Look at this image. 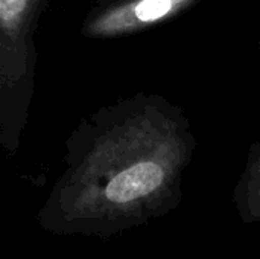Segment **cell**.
<instances>
[{
  "label": "cell",
  "mask_w": 260,
  "mask_h": 259,
  "mask_svg": "<svg viewBox=\"0 0 260 259\" xmlns=\"http://www.w3.org/2000/svg\"><path fill=\"white\" fill-rule=\"evenodd\" d=\"M232 200L242 223L260 224V140L250 145Z\"/></svg>",
  "instance_id": "277c9868"
},
{
  "label": "cell",
  "mask_w": 260,
  "mask_h": 259,
  "mask_svg": "<svg viewBox=\"0 0 260 259\" xmlns=\"http://www.w3.org/2000/svg\"><path fill=\"white\" fill-rule=\"evenodd\" d=\"M198 148L184 108L136 93L79 121L66 142L64 169L37 212L58 237L111 238L175 211Z\"/></svg>",
  "instance_id": "6da1fadb"
},
{
  "label": "cell",
  "mask_w": 260,
  "mask_h": 259,
  "mask_svg": "<svg viewBox=\"0 0 260 259\" xmlns=\"http://www.w3.org/2000/svg\"><path fill=\"white\" fill-rule=\"evenodd\" d=\"M201 0H96L81 32L87 38H120L163 24Z\"/></svg>",
  "instance_id": "3957f363"
},
{
  "label": "cell",
  "mask_w": 260,
  "mask_h": 259,
  "mask_svg": "<svg viewBox=\"0 0 260 259\" xmlns=\"http://www.w3.org/2000/svg\"><path fill=\"white\" fill-rule=\"evenodd\" d=\"M259 47H260V38H259Z\"/></svg>",
  "instance_id": "5b68a950"
},
{
  "label": "cell",
  "mask_w": 260,
  "mask_h": 259,
  "mask_svg": "<svg viewBox=\"0 0 260 259\" xmlns=\"http://www.w3.org/2000/svg\"><path fill=\"white\" fill-rule=\"evenodd\" d=\"M47 0H0V143L14 156L37 78V29Z\"/></svg>",
  "instance_id": "7a4b0ae2"
}]
</instances>
